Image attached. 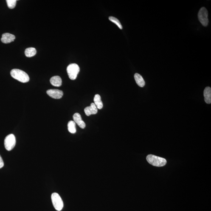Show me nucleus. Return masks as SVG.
<instances>
[{
  "mask_svg": "<svg viewBox=\"0 0 211 211\" xmlns=\"http://www.w3.org/2000/svg\"><path fill=\"white\" fill-rule=\"evenodd\" d=\"M11 75L18 81L23 83H27L29 81L28 75L24 71L18 69L12 70L10 72Z\"/></svg>",
  "mask_w": 211,
  "mask_h": 211,
  "instance_id": "f257e3e1",
  "label": "nucleus"
},
{
  "mask_svg": "<svg viewBox=\"0 0 211 211\" xmlns=\"http://www.w3.org/2000/svg\"><path fill=\"white\" fill-rule=\"evenodd\" d=\"M146 159L149 164L154 166L163 167L167 164V161L165 158L154 155H148L147 156Z\"/></svg>",
  "mask_w": 211,
  "mask_h": 211,
  "instance_id": "f03ea898",
  "label": "nucleus"
},
{
  "mask_svg": "<svg viewBox=\"0 0 211 211\" xmlns=\"http://www.w3.org/2000/svg\"><path fill=\"white\" fill-rule=\"evenodd\" d=\"M66 71L69 78L71 80H75L80 72V68L76 63H72L67 66Z\"/></svg>",
  "mask_w": 211,
  "mask_h": 211,
  "instance_id": "7ed1b4c3",
  "label": "nucleus"
},
{
  "mask_svg": "<svg viewBox=\"0 0 211 211\" xmlns=\"http://www.w3.org/2000/svg\"><path fill=\"white\" fill-rule=\"evenodd\" d=\"M51 200L55 209L57 211H61L63 207V203L59 194L52 193L51 195Z\"/></svg>",
  "mask_w": 211,
  "mask_h": 211,
  "instance_id": "20e7f679",
  "label": "nucleus"
},
{
  "mask_svg": "<svg viewBox=\"0 0 211 211\" xmlns=\"http://www.w3.org/2000/svg\"><path fill=\"white\" fill-rule=\"evenodd\" d=\"M198 17L200 22L203 26L206 27L209 23L208 19V12L205 7H201L199 12Z\"/></svg>",
  "mask_w": 211,
  "mask_h": 211,
  "instance_id": "39448f33",
  "label": "nucleus"
},
{
  "mask_svg": "<svg viewBox=\"0 0 211 211\" xmlns=\"http://www.w3.org/2000/svg\"><path fill=\"white\" fill-rule=\"evenodd\" d=\"M4 144L7 150L10 151L13 150L16 144V139L14 135L11 134L6 136L4 139Z\"/></svg>",
  "mask_w": 211,
  "mask_h": 211,
  "instance_id": "423d86ee",
  "label": "nucleus"
},
{
  "mask_svg": "<svg viewBox=\"0 0 211 211\" xmlns=\"http://www.w3.org/2000/svg\"><path fill=\"white\" fill-rule=\"evenodd\" d=\"M47 93L50 97L55 99L61 98L63 96L62 91L58 89H50L47 91Z\"/></svg>",
  "mask_w": 211,
  "mask_h": 211,
  "instance_id": "0eeeda50",
  "label": "nucleus"
},
{
  "mask_svg": "<svg viewBox=\"0 0 211 211\" xmlns=\"http://www.w3.org/2000/svg\"><path fill=\"white\" fill-rule=\"evenodd\" d=\"M73 118L74 122L76 124H77L80 128L82 129L85 128L86 126V124L84 121L82 120L81 115L79 113H75L73 116Z\"/></svg>",
  "mask_w": 211,
  "mask_h": 211,
  "instance_id": "6e6552de",
  "label": "nucleus"
},
{
  "mask_svg": "<svg viewBox=\"0 0 211 211\" xmlns=\"http://www.w3.org/2000/svg\"><path fill=\"white\" fill-rule=\"evenodd\" d=\"M84 111L86 115L88 116L94 115L97 113L98 109L94 103H91L89 106L85 108Z\"/></svg>",
  "mask_w": 211,
  "mask_h": 211,
  "instance_id": "1a4fd4ad",
  "label": "nucleus"
},
{
  "mask_svg": "<svg viewBox=\"0 0 211 211\" xmlns=\"http://www.w3.org/2000/svg\"><path fill=\"white\" fill-rule=\"evenodd\" d=\"M15 38V35L9 33H5L2 34L1 41L4 43H9L14 41Z\"/></svg>",
  "mask_w": 211,
  "mask_h": 211,
  "instance_id": "9d476101",
  "label": "nucleus"
},
{
  "mask_svg": "<svg viewBox=\"0 0 211 211\" xmlns=\"http://www.w3.org/2000/svg\"><path fill=\"white\" fill-rule=\"evenodd\" d=\"M204 101L206 103L210 104L211 103V88L209 87H206L204 91Z\"/></svg>",
  "mask_w": 211,
  "mask_h": 211,
  "instance_id": "9b49d317",
  "label": "nucleus"
},
{
  "mask_svg": "<svg viewBox=\"0 0 211 211\" xmlns=\"http://www.w3.org/2000/svg\"><path fill=\"white\" fill-rule=\"evenodd\" d=\"M50 82L51 85L59 87L62 85L61 79L59 76H55L51 77Z\"/></svg>",
  "mask_w": 211,
  "mask_h": 211,
  "instance_id": "f8f14e48",
  "label": "nucleus"
},
{
  "mask_svg": "<svg viewBox=\"0 0 211 211\" xmlns=\"http://www.w3.org/2000/svg\"><path fill=\"white\" fill-rule=\"evenodd\" d=\"M134 78L136 84L141 87H143L145 85V82L143 78L140 74L138 73L135 74Z\"/></svg>",
  "mask_w": 211,
  "mask_h": 211,
  "instance_id": "ddd939ff",
  "label": "nucleus"
},
{
  "mask_svg": "<svg viewBox=\"0 0 211 211\" xmlns=\"http://www.w3.org/2000/svg\"><path fill=\"white\" fill-rule=\"evenodd\" d=\"M94 102L97 109H101L103 108V103L101 100V97L99 94H96L94 97Z\"/></svg>",
  "mask_w": 211,
  "mask_h": 211,
  "instance_id": "4468645a",
  "label": "nucleus"
},
{
  "mask_svg": "<svg viewBox=\"0 0 211 211\" xmlns=\"http://www.w3.org/2000/svg\"><path fill=\"white\" fill-rule=\"evenodd\" d=\"M36 53L37 50L35 48H28L25 51V54L26 56L29 57V58L34 56Z\"/></svg>",
  "mask_w": 211,
  "mask_h": 211,
  "instance_id": "2eb2a0df",
  "label": "nucleus"
},
{
  "mask_svg": "<svg viewBox=\"0 0 211 211\" xmlns=\"http://www.w3.org/2000/svg\"><path fill=\"white\" fill-rule=\"evenodd\" d=\"M76 123L74 121L71 120L68 123V130L69 132L72 134L75 133L76 132Z\"/></svg>",
  "mask_w": 211,
  "mask_h": 211,
  "instance_id": "dca6fc26",
  "label": "nucleus"
},
{
  "mask_svg": "<svg viewBox=\"0 0 211 211\" xmlns=\"http://www.w3.org/2000/svg\"><path fill=\"white\" fill-rule=\"evenodd\" d=\"M109 19L110 21L115 24L120 29H122V25L117 18L114 17H110Z\"/></svg>",
  "mask_w": 211,
  "mask_h": 211,
  "instance_id": "f3484780",
  "label": "nucleus"
},
{
  "mask_svg": "<svg viewBox=\"0 0 211 211\" xmlns=\"http://www.w3.org/2000/svg\"><path fill=\"white\" fill-rule=\"evenodd\" d=\"M17 1V0H7V7L10 9L14 8L16 6Z\"/></svg>",
  "mask_w": 211,
  "mask_h": 211,
  "instance_id": "a211bd4d",
  "label": "nucleus"
},
{
  "mask_svg": "<svg viewBox=\"0 0 211 211\" xmlns=\"http://www.w3.org/2000/svg\"><path fill=\"white\" fill-rule=\"evenodd\" d=\"M4 163L2 157L0 155V169L2 168L4 166Z\"/></svg>",
  "mask_w": 211,
  "mask_h": 211,
  "instance_id": "6ab92c4d",
  "label": "nucleus"
}]
</instances>
